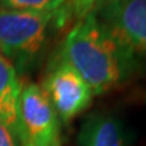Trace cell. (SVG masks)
<instances>
[{"label": "cell", "instance_id": "7", "mask_svg": "<svg viewBox=\"0 0 146 146\" xmlns=\"http://www.w3.org/2000/svg\"><path fill=\"white\" fill-rule=\"evenodd\" d=\"M22 85L16 73V68L0 54V120L10 126L21 138L18 120V106Z\"/></svg>", "mask_w": 146, "mask_h": 146}, {"label": "cell", "instance_id": "9", "mask_svg": "<svg viewBox=\"0 0 146 146\" xmlns=\"http://www.w3.org/2000/svg\"><path fill=\"white\" fill-rule=\"evenodd\" d=\"M96 3L98 0H68V7L78 21L91 12H94Z\"/></svg>", "mask_w": 146, "mask_h": 146}, {"label": "cell", "instance_id": "3", "mask_svg": "<svg viewBox=\"0 0 146 146\" xmlns=\"http://www.w3.org/2000/svg\"><path fill=\"white\" fill-rule=\"evenodd\" d=\"M42 91L56 111L60 123L68 125L88 108L95 98L92 89L76 69L60 54L53 62Z\"/></svg>", "mask_w": 146, "mask_h": 146}, {"label": "cell", "instance_id": "2", "mask_svg": "<svg viewBox=\"0 0 146 146\" xmlns=\"http://www.w3.org/2000/svg\"><path fill=\"white\" fill-rule=\"evenodd\" d=\"M60 11L0 8V54L14 66H27L43 47L47 30Z\"/></svg>", "mask_w": 146, "mask_h": 146}, {"label": "cell", "instance_id": "8", "mask_svg": "<svg viewBox=\"0 0 146 146\" xmlns=\"http://www.w3.org/2000/svg\"><path fill=\"white\" fill-rule=\"evenodd\" d=\"M68 5V0H0V8L18 11H60Z\"/></svg>", "mask_w": 146, "mask_h": 146}, {"label": "cell", "instance_id": "12", "mask_svg": "<svg viewBox=\"0 0 146 146\" xmlns=\"http://www.w3.org/2000/svg\"><path fill=\"white\" fill-rule=\"evenodd\" d=\"M22 146H31V145H30L27 141H23V142H22Z\"/></svg>", "mask_w": 146, "mask_h": 146}, {"label": "cell", "instance_id": "11", "mask_svg": "<svg viewBox=\"0 0 146 146\" xmlns=\"http://www.w3.org/2000/svg\"><path fill=\"white\" fill-rule=\"evenodd\" d=\"M116 1H119V0H98V3H96V7H95V11L98 10V8L106 7V5L114 4V3H116Z\"/></svg>", "mask_w": 146, "mask_h": 146}, {"label": "cell", "instance_id": "4", "mask_svg": "<svg viewBox=\"0 0 146 146\" xmlns=\"http://www.w3.org/2000/svg\"><path fill=\"white\" fill-rule=\"evenodd\" d=\"M21 141L31 146H62L60 120L39 85L29 83L22 87L18 106Z\"/></svg>", "mask_w": 146, "mask_h": 146}, {"label": "cell", "instance_id": "6", "mask_svg": "<svg viewBox=\"0 0 146 146\" xmlns=\"http://www.w3.org/2000/svg\"><path fill=\"white\" fill-rule=\"evenodd\" d=\"M78 146H127L123 125L114 115L94 112L81 123Z\"/></svg>", "mask_w": 146, "mask_h": 146}, {"label": "cell", "instance_id": "5", "mask_svg": "<svg viewBox=\"0 0 146 146\" xmlns=\"http://www.w3.org/2000/svg\"><path fill=\"white\" fill-rule=\"evenodd\" d=\"M95 12L126 50L146 58V0H119Z\"/></svg>", "mask_w": 146, "mask_h": 146}, {"label": "cell", "instance_id": "1", "mask_svg": "<svg viewBox=\"0 0 146 146\" xmlns=\"http://www.w3.org/2000/svg\"><path fill=\"white\" fill-rule=\"evenodd\" d=\"M61 54L95 96L125 83L137 65V58L112 36L95 11L70 29Z\"/></svg>", "mask_w": 146, "mask_h": 146}, {"label": "cell", "instance_id": "10", "mask_svg": "<svg viewBox=\"0 0 146 146\" xmlns=\"http://www.w3.org/2000/svg\"><path fill=\"white\" fill-rule=\"evenodd\" d=\"M0 146H22L19 135L15 134L3 120H0Z\"/></svg>", "mask_w": 146, "mask_h": 146}]
</instances>
